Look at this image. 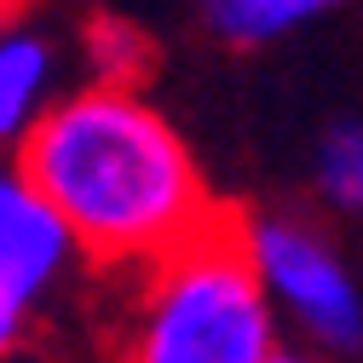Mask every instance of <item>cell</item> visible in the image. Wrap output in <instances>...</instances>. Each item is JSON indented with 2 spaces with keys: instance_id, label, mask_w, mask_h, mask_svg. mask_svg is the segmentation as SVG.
Here are the masks:
<instances>
[{
  "instance_id": "30bf717a",
  "label": "cell",
  "mask_w": 363,
  "mask_h": 363,
  "mask_svg": "<svg viewBox=\"0 0 363 363\" xmlns=\"http://www.w3.org/2000/svg\"><path fill=\"white\" fill-rule=\"evenodd\" d=\"M18 29V0H0V35Z\"/></svg>"
},
{
  "instance_id": "52a82bcc",
  "label": "cell",
  "mask_w": 363,
  "mask_h": 363,
  "mask_svg": "<svg viewBox=\"0 0 363 363\" xmlns=\"http://www.w3.org/2000/svg\"><path fill=\"white\" fill-rule=\"evenodd\" d=\"M81 52H86V75H93L86 86H110V93H139L150 64H156L150 35L127 18H93Z\"/></svg>"
},
{
  "instance_id": "5b68a950",
  "label": "cell",
  "mask_w": 363,
  "mask_h": 363,
  "mask_svg": "<svg viewBox=\"0 0 363 363\" xmlns=\"http://www.w3.org/2000/svg\"><path fill=\"white\" fill-rule=\"evenodd\" d=\"M58 99V47L40 29L0 35V150H18Z\"/></svg>"
},
{
  "instance_id": "9c48e42d",
  "label": "cell",
  "mask_w": 363,
  "mask_h": 363,
  "mask_svg": "<svg viewBox=\"0 0 363 363\" xmlns=\"http://www.w3.org/2000/svg\"><path fill=\"white\" fill-rule=\"evenodd\" d=\"M265 363H317V357H311V352H289V346H277Z\"/></svg>"
},
{
  "instance_id": "8992f818",
  "label": "cell",
  "mask_w": 363,
  "mask_h": 363,
  "mask_svg": "<svg viewBox=\"0 0 363 363\" xmlns=\"http://www.w3.org/2000/svg\"><path fill=\"white\" fill-rule=\"evenodd\" d=\"M335 6H346V0H202V18L231 47H265V40H283Z\"/></svg>"
},
{
  "instance_id": "ba28073f",
  "label": "cell",
  "mask_w": 363,
  "mask_h": 363,
  "mask_svg": "<svg viewBox=\"0 0 363 363\" xmlns=\"http://www.w3.org/2000/svg\"><path fill=\"white\" fill-rule=\"evenodd\" d=\"M317 196L340 213H363V121H335L317 145Z\"/></svg>"
},
{
  "instance_id": "3957f363",
  "label": "cell",
  "mask_w": 363,
  "mask_h": 363,
  "mask_svg": "<svg viewBox=\"0 0 363 363\" xmlns=\"http://www.w3.org/2000/svg\"><path fill=\"white\" fill-rule=\"evenodd\" d=\"M237 237L271 311L294 317L329 352L363 346V289L317 225L294 213H254V219H237Z\"/></svg>"
},
{
  "instance_id": "277c9868",
  "label": "cell",
  "mask_w": 363,
  "mask_h": 363,
  "mask_svg": "<svg viewBox=\"0 0 363 363\" xmlns=\"http://www.w3.org/2000/svg\"><path fill=\"white\" fill-rule=\"evenodd\" d=\"M69 265L75 242L58 213L35 196L18 167H0V357L23 346L35 311L52 300Z\"/></svg>"
},
{
  "instance_id": "7a4b0ae2",
  "label": "cell",
  "mask_w": 363,
  "mask_h": 363,
  "mask_svg": "<svg viewBox=\"0 0 363 363\" xmlns=\"http://www.w3.org/2000/svg\"><path fill=\"white\" fill-rule=\"evenodd\" d=\"M271 352L277 311L254 283L237 219L219 213L145 271L121 363H265Z\"/></svg>"
},
{
  "instance_id": "6da1fadb",
  "label": "cell",
  "mask_w": 363,
  "mask_h": 363,
  "mask_svg": "<svg viewBox=\"0 0 363 363\" xmlns=\"http://www.w3.org/2000/svg\"><path fill=\"white\" fill-rule=\"evenodd\" d=\"M12 167L99 265L150 271L219 219L191 145L145 93H58Z\"/></svg>"
}]
</instances>
